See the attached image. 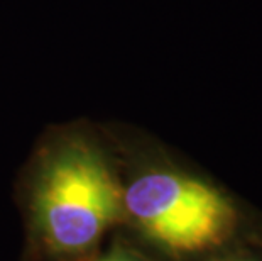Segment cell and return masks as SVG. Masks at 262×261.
I'll return each mask as SVG.
<instances>
[{
  "label": "cell",
  "mask_w": 262,
  "mask_h": 261,
  "mask_svg": "<svg viewBox=\"0 0 262 261\" xmlns=\"http://www.w3.org/2000/svg\"><path fill=\"white\" fill-rule=\"evenodd\" d=\"M22 197L49 251H90L125 215L124 185L107 144L85 122L51 127L22 176Z\"/></svg>",
  "instance_id": "6da1fadb"
},
{
  "label": "cell",
  "mask_w": 262,
  "mask_h": 261,
  "mask_svg": "<svg viewBox=\"0 0 262 261\" xmlns=\"http://www.w3.org/2000/svg\"><path fill=\"white\" fill-rule=\"evenodd\" d=\"M125 215L172 253H198L232 236L237 212L225 193L168 165H142L124 185Z\"/></svg>",
  "instance_id": "7a4b0ae2"
},
{
  "label": "cell",
  "mask_w": 262,
  "mask_h": 261,
  "mask_svg": "<svg viewBox=\"0 0 262 261\" xmlns=\"http://www.w3.org/2000/svg\"><path fill=\"white\" fill-rule=\"evenodd\" d=\"M102 261H139V259L136 256H132V254L127 253V251H115V253H112L110 256H107Z\"/></svg>",
  "instance_id": "3957f363"
}]
</instances>
